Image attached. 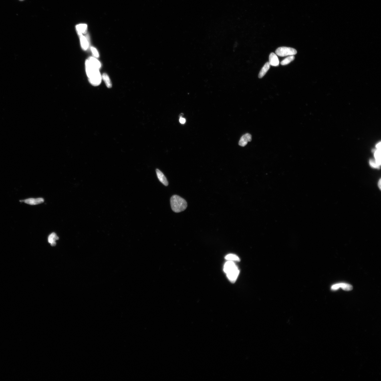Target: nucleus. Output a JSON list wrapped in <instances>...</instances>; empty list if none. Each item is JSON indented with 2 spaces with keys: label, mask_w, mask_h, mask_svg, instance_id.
Returning a JSON list of instances; mask_svg holds the SVG:
<instances>
[{
  "label": "nucleus",
  "mask_w": 381,
  "mask_h": 381,
  "mask_svg": "<svg viewBox=\"0 0 381 381\" xmlns=\"http://www.w3.org/2000/svg\"><path fill=\"white\" fill-rule=\"evenodd\" d=\"M59 237L55 233H51L48 237V241L51 246H55L56 244V241L58 240Z\"/></svg>",
  "instance_id": "ddd939ff"
},
{
  "label": "nucleus",
  "mask_w": 381,
  "mask_h": 381,
  "mask_svg": "<svg viewBox=\"0 0 381 381\" xmlns=\"http://www.w3.org/2000/svg\"><path fill=\"white\" fill-rule=\"evenodd\" d=\"M295 57L294 55H291L289 56L284 59L281 63V64L282 65H285L289 64L291 61L294 60Z\"/></svg>",
  "instance_id": "a211bd4d"
},
{
  "label": "nucleus",
  "mask_w": 381,
  "mask_h": 381,
  "mask_svg": "<svg viewBox=\"0 0 381 381\" xmlns=\"http://www.w3.org/2000/svg\"><path fill=\"white\" fill-rule=\"evenodd\" d=\"M226 260L232 261H239L240 259L237 255L235 254H230L226 256L225 257Z\"/></svg>",
  "instance_id": "dca6fc26"
},
{
  "label": "nucleus",
  "mask_w": 381,
  "mask_h": 381,
  "mask_svg": "<svg viewBox=\"0 0 381 381\" xmlns=\"http://www.w3.org/2000/svg\"><path fill=\"white\" fill-rule=\"evenodd\" d=\"M276 54L280 57H285L294 55L297 54V52L292 48L282 47L278 48L275 52Z\"/></svg>",
  "instance_id": "7ed1b4c3"
},
{
  "label": "nucleus",
  "mask_w": 381,
  "mask_h": 381,
  "mask_svg": "<svg viewBox=\"0 0 381 381\" xmlns=\"http://www.w3.org/2000/svg\"><path fill=\"white\" fill-rule=\"evenodd\" d=\"M91 51H92L93 55H94L95 58H98L99 57V54L98 50L96 48L93 47H91Z\"/></svg>",
  "instance_id": "6ab92c4d"
},
{
  "label": "nucleus",
  "mask_w": 381,
  "mask_h": 381,
  "mask_svg": "<svg viewBox=\"0 0 381 381\" xmlns=\"http://www.w3.org/2000/svg\"><path fill=\"white\" fill-rule=\"evenodd\" d=\"M186 120L184 118L181 117L180 118L179 122L180 123L182 124H184L186 122Z\"/></svg>",
  "instance_id": "412c9836"
},
{
  "label": "nucleus",
  "mask_w": 381,
  "mask_h": 381,
  "mask_svg": "<svg viewBox=\"0 0 381 381\" xmlns=\"http://www.w3.org/2000/svg\"><path fill=\"white\" fill-rule=\"evenodd\" d=\"M240 271L238 269L227 274V277L229 280L232 283H235L237 280L238 275H239Z\"/></svg>",
  "instance_id": "6e6552de"
},
{
  "label": "nucleus",
  "mask_w": 381,
  "mask_h": 381,
  "mask_svg": "<svg viewBox=\"0 0 381 381\" xmlns=\"http://www.w3.org/2000/svg\"><path fill=\"white\" fill-rule=\"evenodd\" d=\"M337 288L339 289L341 288L345 291H350L353 289L352 286L346 283H340L336 284Z\"/></svg>",
  "instance_id": "4468645a"
},
{
  "label": "nucleus",
  "mask_w": 381,
  "mask_h": 381,
  "mask_svg": "<svg viewBox=\"0 0 381 381\" xmlns=\"http://www.w3.org/2000/svg\"><path fill=\"white\" fill-rule=\"evenodd\" d=\"M156 171L157 176L158 178L159 181L164 185L167 186L168 185V182L164 174L159 170L158 169H157Z\"/></svg>",
  "instance_id": "1a4fd4ad"
},
{
  "label": "nucleus",
  "mask_w": 381,
  "mask_h": 381,
  "mask_svg": "<svg viewBox=\"0 0 381 381\" xmlns=\"http://www.w3.org/2000/svg\"><path fill=\"white\" fill-rule=\"evenodd\" d=\"M238 268L233 261H229L226 262L224 265L223 270L227 274Z\"/></svg>",
  "instance_id": "39448f33"
},
{
  "label": "nucleus",
  "mask_w": 381,
  "mask_h": 381,
  "mask_svg": "<svg viewBox=\"0 0 381 381\" xmlns=\"http://www.w3.org/2000/svg\"><path fill=\"white\" fill-rule=\"evenodd\" d=\"M378 186L379 188H380V189H381V180L380 179V181H379L378 182Z\"/></svg>",
  "instance_id": "5701e85b"
},
{
  "label": "nucleus",
  "mask_w": 381,
  "mask_h": 381,
  "mask_svg": "<svg viewBox=\"0 0 381 381\" xmlns=\"http://www.w3.org/2000/svg\"><path fill=\"white\" fill-rule=\"evenodd\" d=\"M20 1H23V0H20Z\"/></svg>",
  "instance_id": "b1692460"
},
{
  "label": "nucleus",
  "mask_w": 381,
  "mask_h": 381,
  "mask_svg": "<svg viewBox=\"0 0 381 381\" xmlns=\"http://www.w3.org/2000/svg\"><path fill=\"white\" fill-rule=\"evenodd\" d=\"M76 28L79 36L83 34L86 33L87 31V25L85 24H81L76 25Z\"/></svg>",
  "instance_id": "9b49d317"
},
{
  "label": "nucleus",
  "mask_w": 381,
  "mask_h": 381,
  "mask_svg": "<svg viewBox=\"0 0 381 381\" xmlns=\"http://www.w3.org/2000/svg\"><path fill=\"white\" fill-rule=\"evenodd\" d=\"M270 65L269 62H267L264 65L259 73L258 77L259 78H262L264 76L266 73L267 72V71L269 70L270 68Z\"/></svg>",
  "instance_id": "f8f14e48"
},
{
  "label": "nucleus",
  "mask_w": 381,
  "mask_h": 381,
  "mask_svg": "<svg viewBox=\"0 0 381 381\" xmlns=\"http://www.w3.org/2000/svg\"><path fill=\"white\" fill-rule=\"evenodd\" d=\"M374 157L375 158V161L377 164L380 166L381 164V159H380V149H377L375 150L374 153Z\"/></svg>",
  "instance_id": "f3484780"
},
{
  "label": "nucleus",
  "mask_w": 381,
  "mask_h": 381,
  "mask_svg": "<svg viewBox=\"0 0 381 381\" xmlns=\"http://www.w3.org/2000/svg\"><path fill=\"white\" fill-rule=\"evenodd\" d=\"M102 78L104 80L107 87L108 88H111L112 87V83L108 75L106 73H103Z\"/></svg>",
  "instance_id": "2eb2a0df"
},
{
  "label": "nucleus",
  "mask_w": 381,
  "mask_h": 381,
  "mask_svg": "<svg viewBox=\"0 0 381 381\" xmlns=\"http://www.w3.org/2000/svg\"><path fill=\"white\" fill-rule=\"evenodd\" d=\"M86 72L89 82L93 86H99L102 82V76L99 69L87 59L85 63Z\"/></svg>",
  "instance_id": "f257e3e1"
},
{
  "label": "nucleus",
  "mask_w": 381,
  "mask_h": 381,
  "mask_svg": "<svg viewBox=\"0 0 381 381\" xmlns=\"http://www.w3.org/2000/svg\"><path fill=\"white\" fill-rule=\"evenodd\" d=\"M80 36V42L81 47L84 50H87L89 47V43L86 37L84 36L81 35Z\"/></svg>",
  "instance_id": "9d476101"
},
{
  "label": "nucleus",
  "mask_w": 381,
  "mask_h": 381,
  "mask_svg": "<svg viewBox=\"0 0 381 381\" xmlns=\"http://www.w3.org/2000/svg\"><path fill=\"white\" fill-rule=\"evenodd\" d=\"M19 202H24L26 204H29V205H36L43 203L44 202V199L43 198H30L25 200H20Z\"/></svg>",
  "instance_id": "20e7f679"
},
{
  "label": "nucleus",
  "mask_w": 381,
  "mask_h": 381,
  "mask_svg": "<svg viewBox=\"0 0 381 381\" xmlns=\"http://www.w3.org/2000/svg\"><path fill=\"white\" fill-rule=\"evenodd\" d=\"M252 140V137L250 134H246L241 137L239 142V146H244L247 145L248 142H250Z\"/></svg>",
  "instance_id": "0eeeda50"
},
{
  "label": "nucleus",
  "mask_w": 381,
  "mask_h": 381,
  "mask_svg": "<svg viewBox=\"0 0 381 381\" xmlns=\"http://www.w3.org/2000/svg\"><path fill=\"white\" fill-rule=\"evenodd\" d=\"M380 145H381L380 142V143H378L377 144V145L376 148H377V149H380Z\"/></svg>",
  "instance_id": "4be33fe9"
},
{
  "label": "nucleus",
  "mask_w": 381,
  "mask_h": 381,
  "mask_svg": "<svg viewBox=\"0 0 381 381\" xmlns=\"http://www.w3.org/2000/svg\"><path fill=\"white\" fill-rule=\"evenodd\" d=\"M269 63L271 66H277L279 65V61L277 55L275 53H271L269 57Z\"/></svg>",
  "instance_id": "423d86ee"
},
{
  "label": "nucleus",
  "mask_w": 381,
  "mask_h": 381,
  "mask_svg": "<svg viewBox=\"0 0 381 381\" xmlns=\"http://www.w3.org/2000/svg\"><path fill=\"white\" fill-rule=\"evenodd\" d=\"M370 165L372 167L374 168H378L380 167L377 164L376 161L374 160H371L370 161Z\"/></svg>",
  "instance_id": "aec40b11"
},
{
  "label": "nucleus",
  "mask_w": 381,
  "mask_h": 381,
  "mask_svg": "<svg viewBox=\"0 0 381 381\" xmlns=\"http://www.w3.org/2000/svg\"><path fill=\"white\" fill-rule=\"evenodd\" d=\"M170 203L173 211L176 213L184 211L188 206L186 200L177 195L172 196L170 198Z\"/></svg>",
  "instance_id": "f03ea898"
}]
</instances>
